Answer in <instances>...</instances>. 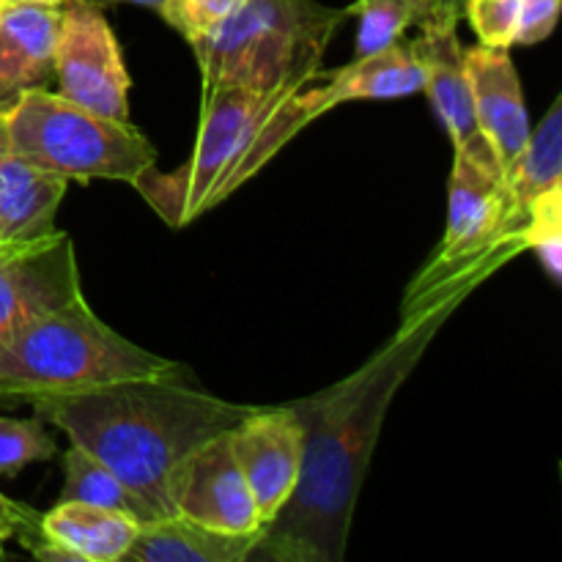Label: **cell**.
Returning a JSON list of instances; mask_svg holds the SVG:
<instances>
[{
    "instance_id": "4dcf8cb0",
    "label": "cell",
    "mask_w": 562,
    "mask_h": 562,
    "mask_svg": "<svg viewBox=\"0 0 562 562\" xmlns=\"http://www.w3.org/2000/svg\"><path fill=\"white\" fill-rule=\"evenodd\" d=\"M0 11H3V5H0Z\"/></svg>"
},
{
    "instance_id": "30bf717a",
    "label": "cell",
    "mask_w": 562,
    "mask_h": 562,
    "mask_svg": "<svg viewBox=\"0 0 562 562\" xmlns=\"http://www.w3.org/2000/svg\"><path fill=\"white\" fill-rule=\"evenodd\" d=\"M231 450L267 530L294 494L302 470V426L291 404L256 406L228 434Z\"/></svg>"
},
{
    "instance_id": "7402d4cb",
    "label": "cell",
    "mask_w": 562,
    "mask_h": 562,
    "mask_svg": "<svg viewBox=\"0 0 562 562\" xmlns=\"http://www.w3.org/2000/svg\"><path fill=\"white\" fill-rule=\"evenodd\" d=\"M58 453V445L44 428L42 417H5L0 415V475L14 477L36 461H49Z\"/></svg>"
},
{
    "instance_id": "f1b7e54d",
    "label": "cell",
    "mask_w": 562,
    "mask_h": 562,
    "mask_svg": "<svg viewBox=\"0 0 562 562\" xmlns=\"http://www.w3.org/2000/svg\"><path fill=\"white\" fill-rule=\"evenodd\" d=\"M36 3H49V5H64L66 0H36Z\"/></svg>"
},
{
    "instance_id": "9c48e42d",
    "label": "cell",
    "mask_w": 562,
    "mask_h": 562,
    "mask_svg": "<svg viewBox=\"0 0 562 562\" xmlns=\"http://www.w3.org/2000/svg\"><path fill=\"white\" fill-rule=\"evenodd\" d=\"M228 434L209 439L176 467L168 483L170 510L173 516H184L195 525L228 536L263 532L252 494L231 450Z\"/></svg>"
},
{
    "instance_id": "4316f807",
    "label": "cell",
    "mask_w": 562,
    "mask_h": 562,
    "mask_svg": "<svg viewBox=\"0 0 562 562\" xmlns=\"http://www.w3.org/2000/svg\"><path fill=\"white\" fill-rule=\"evenodd\" d=\"M86 3L99 5V9H102L104 3H135V5H146V9H154V11H157V14L165 20V16H168L170 3H173V0H86Z\"/></svg>"
},
{
    "instance_id": "5b68a950",
    "label": "cell",
    "mask_w": 562,
    "mask_h": 562,
    "mask_svg": "<svg viewBox=\"0 0 562 562\" xmlns=\"http://www.w3.org/2000/svg\"><path fill=\"white\" fill-rule=\"evenodd\" d=\"M9 151L66 181H126L135 187L157 168V148L132 121H115L69 102L64 93L31 88L0 119Z\"/></svg>"
},
{
    "instance_id": "d6986e66",
    "label": "cell",
    "mask_w": 562,
    "mask_h": 562,
    "mask_svg": "<svg viewBox=\"0 0 562 562\" xmlns=\"http://www.w3.org/2000/svg\"><path fill=\"white\" fill-rule=\"evenodd\" d=\"M58 503L99 505V508L130 514L137 521H148L143 505L121 483V477L77 445H71L64 453V488H60Z\"/></svg>"
},
{
    "instance_id": "cb8c5ba5",
    "label": "cell",
    "mask_w": 562,
    "mask_h": 562,
    "mask_svg": "<svg viewBox=\"0 0 562 562\" xmlns=\"http://www.w3.org/2000/svg\"><path fill=\"white\" fill-rule=\"evenodd\" d=\"M241 3L245 0H173L165 22L173 31H179L187 38V44H192L203 33H209L220 22L228 20Z\"/></svg>"
},
{
    "instance_id": "e0dca14e",
    "label": "cell",
    "mask_w": 562,
    "mask_h": 562,
    "mask_svg": "<svg viewBox=\"0 0 562 562\" xmlns=\"http://www.w3.org/2000/svg\"><path fill=\"white\" fill-rule=\"evenodd\" d=\"M140 521L121 510L86 503H58L38 516V532L75 552L82 562H121Z\"/></svg>"
},
{
    "instance_id": "484cf974",
    "label": "cell",
    "mask_w": 562,
    "mask_h": 562,
    "mask_svg": "<svg viewBox=\"0 0 562 562\" xmlns=\"http://www.w3.org/2000/svg\"><path fill=\"white\" fill-rule=\"evenodd\" d=\"M560 16V0H527L519 44H538L552 36Z\"/></svg>"
},
{
    "instance_id": "f546056e",
    "label": "cell",
    "mask_w": 562,
    "mask_h": 562,
    "mask_svg": "<svg viewBox=\"0 0 562 562\" xmlns=\"http://www.w3.org/2000/svg\"><path fill=\"white\" fill-rule=\"evenodd\" d=\"M5 3H9V0H0V5H5Z\"/></svg>"
},
{
    "instance_id": "ffe728a7",
    "label": "cell",
    "mask_w": 562,
    "mask_h": 562,
    "mask_svg": "<svg viewBox=\"0 0 562 562\" xmlns=\"http://www.w3.org/2000/svg\"><path fill=\"white\" fill-rule=\"evenodd\" d=\"M351 9L360 20L355 58H362L401 42L412 25H420L437 9V0H357Z\"/></svg>"
},
{
    "instance_id": "7a4b0ae2",
    "label": "cell",
    "mask_w": 562,
    "mask_h": 562,
    "mask_svg": "<svg viewBox=\"0 0 562 562\" xmlns=\"http://www.w3.org/2000/svg\"><path fill=\"white\" fill-rule=\"evenodd\" d=\"M44 423L121 477L148 519L173 516L168 483L209 439L234 431L256 406L231 404L181 379H135L33 401Z\"/></svg>"
},
{
    "instance_id": "9a60e30c",
    "label": "cell",
    "mask_w": 562,
    "mask_h": 562,
    "mask_svg": "<svg viewBox=\"0 0 562 562\" xmlns=\"http://www.w3.org/2000/svg\"><path fill=\"white\" fill-rule=\"evenodd\" d=\"M324 80H327L324 86L316 80L318 115L329 113L344 102L415 97L426 88V69H423L412 42L401 38L390 47L355 58L344 69L327 71Z\"/></svg>"
},
{
    "instance_id": "277c9868",
    "label": "cell",
    "mask_w": 562,
    "mask_h": 562,
    "mask_svg": "<svg viewBox=\"0 0 562 562\" xmlns=\"http://www.w3.org/2000/svg\"><path fill=\"white\" fill-rule=\"evenodd\" d=\"M355 9L316 0H245L228 20L190 44L203 91L305 86L322 75L329 38Z\"/></svg>"
},
{
    "instance_id": "6da1fadb",
    "label": "cell",
    "mask_w": 562,
    "mask_h": 562,
    "mask_svg": "<svg viewBox=\"0 0 562 562\" xmlns=\"http://www.w3.org/2000/svg\"><path fill=\"white\" fill-rule=\"evenodd\" d=\"M475 285L406 313L398 333L355 373L294 401L302 426V470L294 494L258 538L252 558L278 562H340L390 404L439 329Z\"/></svg>"
},
{
    "instance_id": "44dd1931",
    "label": "cell",
    "mask_w": 562,
    "mask_h": 562,
    "mask_svg": "<svg viewBox=\"0 0 562 562\" xmlns=\"http://www.w3.org/2000/svg\"><path fill=\"white\" fill-rule=\"evenodd\" d=\"M521 241L538 256L541 267L547 269L549 280H562V184L541 192L527 206Z\"/></svg>"
},
{
    "instance_id": "5bb4252c",
    "label": "cell",
    "mask_w": 562,
    "mask_h": 562,
    "mask_svg": "<svg viewBox=\"0 0 562 562\" xmlns=\"http://www.w3.org/2000/svg\"><path fill=\"white\" fill-rule=\"evenodd\" d=\"M66 184L69 181L27 162L0 140V247L36 245L58 234L55 214Z\"/></svg>"
},
{
    "instance_id": "ac0fdd59",
    "label": "cell",
    "mask_w": 562,
    "mask_h": 562,
    "mask_svg": "<svg viewBox=\"0 0 562 562\" xmlns=\"http://www.w3.org/2000/svg\"><path fill=\"white\" fill-rule=\"evenodd\" d=\"M562 184V97L549 104L547 115L536 130H530L519 165L508 181L510 203L516 214L527 220V206L541 192Z\"/></svg>"
},
{
    "instance_id": "83f0119b",
    "label": "cell",
    "mask_w": 562,
    "mask_h": 562,
    "mask_svg": "<svg viewBox=\"0 0 562 562\" xmlns=\"http://www.w3.org/2000/svg\"><path fill=\"white\" fill-rule=\"evenodd\" d=\"M461 3L464 0H437V9L434 11H448V14H459L461 16ZM431 11V14H434Z\"/></svg>"
},
{
    "instance_id": "7c38bea8",
    "label": "cell",
    "mask_w": 562,
    "mask_h": 562,
    "mask_svg": "<svg viewBox=\"0 0 562 562\" xmlns=\"http://www.w3.org/2000/svg\"><path fill=\"white\" fill-rule=\"evenodd\" d=\"M464 66L477 124L492 143L503 179L508 184L532 130L519 71L510 58V49L483 47V44L470 49L464 47Z\"/></svg>"
},
{
    "instance_id": "603a6c76",
    "label": "cell",
    "mask_w": 562,
    "mask_h": 562,
    "mask_svg": "<svg viewBox=\"0 0 562 562\" xmlns=\"http://www.w3.org/2000/svg\"><path fill=\"white\" fill-rule=\"evenodd\" d=\"M525 3L527 0H464L461 14H467L483 47L510 49L521 38Z\"/></svg>"
},
{
    "instance_id": "ba28073f",
    "label": "cell",
    "mask_w": 562,
    "mask_h": 562,
    "mask_svg": "<svg viewBox=\"0 0 562 562\" xmlns=\"http://www.w3.org/2000/svg\"><path fill=\"white\" fill-rule=\"evenodd\" d=\"M456 25H459V14H448V11H434L417 25L420 36L412 38V47L426 69L423 91L428 93L439 121L448 130L453 151L464 154L477 168L503 179L497 154L477 124L472 88L467 80L464 47H461Z\"/></svg>"
},
{
    "instance_id": "4fadbf2b",
    "label": "cell",
    "mask_w": 562,
    "mask_h": 562,
    "mask_svg": "<svg viewBox=\"0 0 562 562\" xmlns=\"http://www.w3.org/2000/svg\"><path fill=\"white\" fill-rule=\"evenodd\" d=\"M60 5L9 0L0 11V115L31 88L55 77Z\"/></svg>"
},
{
    "instance_id": "2e32d148",
    "label": "cell",
    "mask_w": 562,
    "mask_h": 562,
    "mask_svg": "<svg viewBox=\"0 0 562 562\" xmlns=\"http://www.w3.org/2000/svg\"><path fill=\"white\" fill-rule=\"evenodd\" d=\"M261 532L228 536L184 516H159L137 525L124 560L135 562H245L256 552Z\"/></svg>"
},
{
    "instance_id": "d4e9b609",
    "label": "cell",
    "mask_w": 562,
    "mask_h": 562,
    "mask_svg": "<svg viewBox=\"0 0 562 562\" xmlns=\"http://www.w3.org/2000/svg\"><path fill=\"white\" fill-rule=\"evenodd\" d=\"M36 532H38V514H33L27 505L14 503V499H9L3 492H0V558H3L5 543H9L11 538L25 541V538L36 536Z\"/></svg>"
},
{
    "instance_id": "52a82bcc",
    "label": "cell",
    "mask_w": 562,
    "mask_h": 562,
    "mask_svg": "<svg viewBox=\"0 0 562 562\" xmlns=\"http://www.w3.org/2000/svg\"><path fill=\"white\" fill-rule=\"evenodd\" d=\"M60 5V27L55 38V80L69 102L130 121V71L115 33L102 9L86 0Z\"/></svg>"
},
{
    "instance_id": "3957f363",
    "label": "cell",
    "mask_w": 562,
    "mask_h": 562,
    "mask_svg": "<svg viewBox=\"0 0 562 562\" xmlns=\"http://www.w3.org/2000/svg\"><path fill=\"white\" fill-rule=\"evenodd\" d=\"M135 379H187V368L115 333L86 296L42 313L0 344V401L33 404Z\"/></svg>"
},
{
    "instance_id": "8992f818",
    "label": "cell",
    "mask_w": 562,
    "mask_h": 562,
    "mask_svg": "<svg viewBox=\"0 0 562 562\" xmlns=\"http://www.w3.org/2000/svg\"><path fill=\"white\" fill-rule=\"evenodd\" d=\"M305 86H283L274 91H256V88L203 91L201 130L192 157L176 173H159L157 168L146 170L135 181V190L173 228L192 223L203 212H212L228 198L225 187L231 173L263 119L283 99Z\"/></svg>"
},
{
    "instance_id": "8fae6325",
    "label": "cell",
    "mask_w": 562,
    "mask_h": 562,
    "mask_svg": "<svg viewBox=\"0 0 562 562\" xmlns=\"http://www.w3.org/2000/svg\"><path fill=\"white\" fill-rule=\"evenodd\" d=\"M77 296H82L80 267L66 231L36 245L0 247V344Z\"/></svg>"
}]
</instances>
